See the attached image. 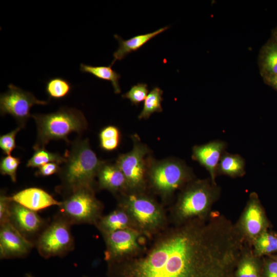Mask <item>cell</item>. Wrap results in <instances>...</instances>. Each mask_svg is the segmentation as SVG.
Segmentation results:
<instances>
[{"mask_svg":"<svg viewBox=\"0 0 277 277\" xmlns=\"http://www.w3.org/2000/svg\"><path fill=\"white\" fill-rule=\"evenodd\" d=\"M227 143L221 140H215L206 144L195 145L192 148V159L197 162L208 171L210 179L216 184L215 178L221 158L226 151Z\"/></svg>","mask_w":277,"mask_h":277,"instance_id":"obj_13","label":"cell"},{"mask_svg":"<svg viewBox=\"0 0 277 277\" xmlns=\"http://www.w3.org/2000/svg\"><path fill=\"white\" fill-rule=\"evenodd\" d=\"M103 236L106 247L104 259L107 263L138 255L146 248L147 240L149 239L133 228L117 230Z\"/></svg>","mask_w":277,"mask_h":277,"instance_id":"obj_8","label":"cell"},{"mask_svg":"<svg viewBox=\"0 0 277 277\" xmlns=\"http://www.w3.org/2000/svg\"><path fill=\"white\" fill-rule=\"evenodd\" d=\"M100 189L107 190L117 196L128 190L126 179L115 164L104 162L97 173Z\"/></svg>","mask_w":277,"mask_h":277,"instance_id":"obj_16","label":"cell"},{"mask_svg":"<svg viewBox=\"0 0 277 277\" xmlns=\"http://www.w3.org/2000/svg\"><path fill=\"white\" fill-rule=\"evenodd\" d=\"M10 222L27 239L38 233L45 223L36 211L13 201L10 206Z\"/></svg>","mask_w":277,"mask_h":277,"instance_id":"obj_14","label":"cell"},{"mask_svg":"<svg viewBox=\"0 0 277 277\" xmlns=\"http://www.w3.org/2000/svg\"><path fill=\"white\" fill-rule=\"evenodd\" d=\"M273 260H274L277 262V257L274 259Z\"/></svg>","mask_w":277,"mask_h":277,"instance_id":"obj_36","label":"cell"},{"mask_svg":"<svg viewBox=\"0 0 277 277\" xmlns=\"http://www.w3.org/2000/svg\"><path fill=\"white\" fill-rule=\"evenodd\" d=\"M219 195V188L210 178L192 181L180 193L171 209L169 220L173 225H178L195 218L205 217Z\"/></svg>","mask_w":277,"mask_h":277,"instance_id":"obj_4","label":"cell"},{"mask_svg":"<svg viewBox=\"0 0 277 277\" xmlns=\"http://www.w3.org/2000/svg\"><path fill=\"white\" fill-rule=\"evenodd\" d=\"M117 199V205L128 213L134 229L149 240L169 226L163 205L146 191H128L118 195Z\"/></svg>","mask_w":277,"mask_h":277,"instance_id":"obj_3","label":"cell"},{"mask_svg":"<svg viewBox=\"0 0 277 277\" xmlns=\"http://www.w3.org/2000/svg\"><path fill=\"white\" fill-rule=\"evenodd\" d=\"M8 90L0 96V111L2 115L10 114L14 118L18 126L26 125L31 107L35 105H45L48 102L37 99L31 92L25 91L10 84Z\"/></svg>","mask_w":277,"mask_h":277,"instance_id":"obj_11","label":"cell"},{"mask_svg":"<svg viewBox=\"0 0 277 277\" xmlns=\"http://www.w3.org/2000/svg\"><path fill=\"white\" fill-rule=\"evenodd\" d=\"M168 28V26L164 27L152 32L137 35L126 40L115 34L114 37L118 41L119 47L113 54L114 59L110 65L112 66L116 61L124 59L129 53L136 51L152 38L166 31Z\"/></svg>","mask_w":277,"mask_h":277,"instance_id":"obj_19","label":"cell"},{"mask_svg":"<svg viewBox=\"0 0 277 277\" xmlns=\"http://www.w3.org/2000/svg\"><path fill=\"white\" fill-rule=\"evenodd\" d=\"M95 226L102 235L120 230L134 229L128 213L118 205L114 210L106 215H103Z\"/></svg>","mask_w":277,"mask_h":277,"instance_id":"obj_18","label":"cell"},{"mask_svg":"<svg viewBox=\"0 0 277 277\" xmlns=\"http://www.w3.org/2000/svg\"><path fill=\"white\" fill-rule=\"evenodd\" d=\"M263 57V67L271 76L277 74V45L267 47Z\"/></svg>","mask_w":277,"mask_h":277,"instance_id":"obj_28","label":"cell"},{"mask_svg":"<svg viewBox=\"0 0 277 277\" xmlns=\"http://www.w3.org/2000/svg\"><path fill=\"white\" fill-rule=\"evenodd\" d=\"M33 243L10 222L1 225L0 257L3 259L21 258L29 253Z\"/></svg>","mask_w":277,"mask_h":277,"instance_id":"obj_12","label":"cell"},{"mask_svg":"<svg viewBox=\"0 0 277 277\" xmlns=\"http://www.w3.org/2000/svg\"><path fill=\"white\" fill-rule=\"evenodd\" d=\"M37 129L36 140L33 148L45 147L52 140H64L69 143L72 132L82 133L88 123L83 113L76 109L62 107L48 114H32Z\"/></svg>","mask_w":277,"mask_h":277,"instance_id":"obj_5","label":"cell"},{"mask_svg":"<svg viewBox=\"0 0 277 277\" xmlns=\"http://www.w3.org/2000/svg\"><path fill=\"white\" fill-rule=\"evenodd\" d=\"M138 255L108 263V277H235L243 236L213 213L168 226Z\"/></svg>","mask_w":277,"mask_h":277,"instance_id":"obj_1","label":"cell"},{"mask_svg":"<svg viewBox=\"0 0 277 277\" xmlns=\"http://www.w3.org/2000/svg\"><path fill=\"white\" fill-rule=\"evenodd\" d=\"M163 90L158 87L151 89L144 101L143 109L138 116L139 119H148L153 113L163 111Z\"/></svg>","mask_w":277,"mask_h":277,"instance_id":"obj_23","label":"cell"},{"mask_svg":"<svg viewBox=\"0 0 277 277\" xmlns=\"http://www.w3.org/2000/svg\"><path fill=\"white\" fill-rule=\"evenodd\" d=\"M270 82L271 84L277 89V74L271 76Z\"/></svg>","mask_w":277,"mask_h":277,"instance_id":"obj_35","label":"cell"},{"mask_svg":"<svg viewBox=\"0 0 277 277\" xmlns=\"http://www.w3.org/2000/svg\"><path fill=\"white\" fill-rule=\"evenodd\" d=\"M264 277H277V262L274 260H270L266 262Z\"/></svg>","mask_w":277,"mask_h":277,"instance_id":"obj_34","label":"cell"},{"mask_svg":"<svg viewBox=\"0 0 277 277\" xmlns=\"http://www.w3.org/2000/svg\"><path fill=\"white\" fill-rule=\"evenodd\" d=\"M71 225L62 217H56L39 235L36 247L44 258L63 256L74 246Z\"/></svg>","mask_w":277,"mask_h":277,"instance_id":"obj_10","label":"cell"},{"mask_svg":"<svg viewBox=\"0 0 277 277\" xmlns=\"http://www.w3.org/2000/svg\"><path fill=\"white\" fill-rule=\"evenodd\" d=\"M66 194L58 206L59 216L71 225L95 226L103 216V205L96 197L94 188L82 187Z\"/></svg>","mask_w":277,"mask_h":277,"instance_id":"obj_7","label":"cell"},{"mask_svg":"<svg viewBox=\"0 0 277 277\" xmlns=\"http://www.w3.org/2000/svg\"><path fill=\"white\" fill-rule=\"evenodd\" d=\"M84 277H89V276H85Z\"/></svg>","mask_w":277,"mask_h":277,"instance_id":"obj_37","label":"cell"},{"mask_svg":"<svg viewBox=\"0 0 277 277\" xmlns=\"http://www.w3.org/2000/svg\"><path fill=\"white\" fill-rule=\"evenodd\" d=\"M72 86L67 80L56 77L49 79L46 83L45 91L50 98L62 99L71 92Z\"/></svg>","mask_w":277,"mask_h":277,"instance_id":"obj_24","label":"cell"},{"mask_svg":"<svg viewBox=\"0 0 277 277\" xmlns=\"http://www.w3.org/2000/svg\"><path fill=\"white\" fill-rule=\"evenodd\" d=\"M147 187L167 203L174 193L192 181L191 169L182 161L168 159L148 166Z\"/></svg>","mask_w":277,"mask_h":277,"instance_id":"obj_6","label":"cell"},{"mask_svg":"<svg viewBox=\"0 0 277 277\" xmlns=\"http://www.w3.org/2000/svg\"><path fill=\"white\" fill-rule=\"evenodd\" d=\"M254 246L259 255L272 253L277 251L276 236L265 230L256 238Z\"/></svg>","mask_w":277,"mask_h":277,"instance_id":"obj_26","label":"cell"},{"mask_svg":"<svg viewBox=\"0 0 277 277\" xmlns=\"http://www.w3.org/2000/svg\"><path fill=\"white\" fill-rule=\"evenodd\" d=\"M60 164L56 163H49L38 168L35 175L41 176H48L58 173L61 168Z\"/></svg>","mask_w":277,"mask_h":277,"instance_id":"obj_33","label":"cell"},{"mask_svg":"<svg viewBox=\"0 0 277 277\" xmlns=\"http://www.w3.org/2000/svg\"><path fill=\"white\" fill-rule=\"evenodd\" d=\"M132 140L133 146L131 150L121 154L115 164L126 179L128 191H146L148 170L146 157L149 150L137 136L133 135Z\"/></svg>","mask_w":277,"mask_h":277,"instance_id":"obj_9","label":"cell"},{"mask_svg":"<svg viewBox=\"0 0 277 277\" xmlns=\"http://www.w3.org/2000/svg\"><path fill=\"white\" fill-rule=\"evenodd\" d=\"M23 128L17 126L11 131L0 136V148L4 154L9 155L16 147L15 137Z\"/></svg>","mask_w":277,"mask_h":277,"instance_id":"obj_31","label":"cell"},{"mask_svg":"<svg viewBox=\"0 0 277 277\" xmlns=\"http://www.w3.org/2000/svg\"><path fill=\"white\" fill-rule=\"evenodd\" d=\"M148 94L147 84L137 83L132 86L128 91L122 95V97L129 99L132 105L137 106L145 100Z\"/></svg>","mask_w":277,"mask_h":277,"instance_id":"obj_30","label":"cell"},{"mask_svg":"<svg viewBox=\"0 0 277 277\" xmlns=\"http://www.w3.org/2000/svg\"><path fill=\"white\" fill-rule=\"evenodd\" d=\"M121 137L117 127L112 125L106 126L99 133L100 146L104 151H114L119 146Z\"/></svg>","mask_w":277,"mask_h":277,"instance_id":"obj_25","label":"cell"},{"mask_svg":"<svg viewBox=\"0 0 277 277\" xmlns=\"http://www.w3.org/2000/svg\"><path fill=\"white\" fill-rule=\"evenodd\" d=\"M245 161L238 154L225 151L222 155L217 169V175L232 177H241L245 174Z\"/></svg>","mask_w":277,"mask_h":277,"instance_id":"obj_20","label":"cell"},{"mask_svg":"<svg viewBox=\"0 0 277 277\" xmlns=\"http://www.w3.org/2000/svg\"><path fill=\"white\" fill-rule=\"evenodd\" d=\"M111 66L110 65L108 66H93L81 64L80 70L82 72L92 74L97 78L110 82L114 89V93L118 94L121 91L119 85V79L121 78V75L113 70Z\"/></svg>","mask_w":277,"mask_h":277,"instance_id":"obj_21","label":"cell"},{"mask_svg":"<svg viewBox=\"0 0 277 277\" xmlns=\"http://www.w3.org/2000/svg\"><path fill=\"white\" fill-rule=\"evenodd\" d=\"M276 236V238H277V235Z\"/></svg>","mask_w":277,"mask_h":277,"instance_id":"obj_38","label":"cell"},{"mask_svg":"<svg viewBox=\"0 0 277 277\" xmlns=\"http://www.w3.org/2000/svg\"><path fill=\"white\" fill-rule=\"evenodd\" d=\"M33 149L34 152L27 162V167L38 168L44 164L53 162L61 164L65 161L64 155L50 152L45 147L33 148Z\"/></svg>","mask_w":277,"mask_h":277,"instance_id":"obj_22","label":"cell"},{"mask_svg":"<svg viewBox=\"0 0 277 277\" xmlns=\"http://www.w3.org/2000/svg\"><path fill=\"white\" fill-rule=\"evenodd\" d=\"M235 277H261L258 264L249 257L241 259L238 265Z\"/></svg>","mask_w":277,"mask_h":277,"instance_id":"obj_27","label":"cell"},{"mask_svg":"<svg viewBox=\"0 0 277 277\" xmlns=\"http://www.w3.org/2000/svg\"><path fill=\"white\" fill-rule=\"evenodd\" d=\"M58 173L61 188L68 193L82 187L94 188V179L103 164L91 148L88 139L77 138L67 150Z\"/></svg>","mask_w":277,"mask_h":277,"instance_id":"obj_2","label":"cell"},{"mask_svg":"<svg viewBox=\"0 0 277 277\" xmlns=\"http://www.w3.org/2000/svg\"><path fill=\"white\" fill-rule=\"evenodd\" d=\"M11 196L1 192L0 196V225L10 221Z\"/></svg>","mask_w":277,"mask_h":277,"instance_id":"obj_32","label":"cell"},{"mask_svg":"<svg viewBox=\"0 0 277 277\" xmlns=\"http://www.w3.org/2000/svg\"><path fill=\"white\" fill-rule=\"evenodd\" d=\"M12 201L34 211L49 207L59 206L61 202L56 200L43 189L30 187L22 190L11 196Z\"/></svg>","mask_w":277,"mask_h":277,"instance_id":"obj_15","label":"cell"},{"mask_svg":"<svg viewBox=\"0 0 277 277\" xmlns=\"http://www.w3.org/2000/svg\"><path fill=\"white\" fill-rule=\"evenodd\" d=\"M18 157L11 155L2 158L0 163V172L4 175H8L13 182L16 181V171L19 164Z\"/></svg>","mask_w":277,"mask_h":277,"instance_id":"obj_29","label":"cell"},{"mask_svg":"<svg viewBox=\"0 0 277 277\" xmlns=\"http://www.w3.org/2000/svg\"><path fill=\"white\" fill-rule=\"evenodd\" d=\"M244 230L251 238H256L265 231L266 221L257 195H250L242 221Z\"/></svg>","mask_w":277,"mask_h":277,"instance_id":"obj_17","label":"cell"}]
</instances>
